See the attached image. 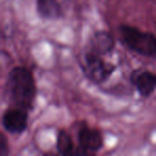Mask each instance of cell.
Instances as JSON below:
<instances>
[{"label": "cell", "mask_w": 156, "mask_h": 156, "mask_svg": "<svg viewBox=\"0 0 156 156\" xmlns=\"http://www.w3.org/2000/svg\"><path fill=\"white\" fill-rule=\"evenodd\" d=\"M7 92L10 102L15 108L24 110L32 108L37 89L31 72L24 66H16L11 69L8 76Z\"/></svg>", "instance_id": "cell-1"}, {"label": "cell", "mask_w": 156, "mask_h": 156, "mask_svg": "<svg viewBox=\"0 0 156 156\" xmlns=\"http://www.w3.org/2000/svg\"><path fill=\"white\" fill-rule=\"evenodd\" d=\"M119 33L123 44L128 49L149 58L156 57L155 34L129 25H121L119 27Z\"/></svg>", "instance_id": "cell-2"}, {"label": "cell", "mask_w": 156, "mask_h": 156, "mask_svg": "<svg viewBox=\"0 0 156 156\" xmlns=\"http://www.w3.org/2000/svg\"><path fill=\"white\" fill-rule=\"evenodd\" d=\"M85 74L95 83H102L106 81L109 76L113 73L115 66L103 60L102 56L95 52L89 51L85 55L83 62Z\"/></svg>", "instance_id": "cell-3"}, {"label": "cell", "mask_w": 156, "mask_h": 156, "mask_svg": "<svg viewBox=\"0 0 156 156\" xmlns=\"http://www.w3.org/2000/svg\"><path fill=\"white\" fill-rule=\"evenodd\" d=\"M2 125L11 134H22L28 126L27 110L20 108H10L2 115Z\"/></svg>", "instance_id": "cell-4"}, {"label": "cell", "mask_w": 156, "mask_h": 156, "mask_svg": "<svg viewBox=\"0 0 156 156\" xmlns=\"http://www.w3.org/2000/svg\"><path fill=\"white\" fill-rule=\"evenodd\" d=\"M130 83L141 96H150L156 89V75L147 69H137L130 75Z\"/></svg>", "instance_id": "cell-5"}, {"label": "cell", "mask_w": 156, "mask_h": 156, "mask_svg": "<svg viewBox=\"0 0 156 156\" xmlns=\"http://www.w3.org/2000/svg\"><path fill=\"white\" fill-rule=\"evenodd\" d=\"M77 138L78 145L85 152L92 155H95L96 152L103 147V137L101 133L98 129L88 127L87 125L79 129Z\"/></svg>", "instance_id": "cell-6"}, {"label": "cell", "mask_w": 156, "mask_h": 156, "mask_svg": "<svg viewBox=\"0 0 156 156\" xmlns=\"http://www.w3.org/2000/svg\"><path fill=\"white\" fill-rule=\"evenodd\" d=\"M37 13L43 20H56L62 17V5L60 0H35Z\"/></svg>", "instance_id": "cell-7"}, {"label": "cell", "mask_w": 156, "mask_h": 156, "mask_svg": "<svg viewBox=\"0 0 156 156\" xmlns=\"http://www.w3.org/2000/svg\"><path fill=\"white\" fill-rule=\"evenodd\" d=\"M57 149L61 156H95L85 152L79 145L75 147L72 137L65 130H60L57 137Z\"/></svg>", "instance_id": "cell-8"}, {"label": "cell", "mask_w": 156, "mask_h": 156, "mask_svg": "<svg viewBox=\"0 0 156 156\" xmlns=\"http://www.w3.org/2000/svg\"><path fill=\"white\" fill-rule=\"evenodd\" d=\"M115 39L107 31H96L91 41V50L100 56L110 54L115 48Z\"/></svg>", "instance_id": "cell-9"}, {"label": "cell", "mask_w": 156, "mask_h": 156, "mask_svg": "<svg viewBox=\"0 0 156 156\" xmlns=\"http://www.w3.org/2000/svg\"><path fill=\"white\" fill-rule=\"evenodd\" d=\"M9 155V144H8L7 138L5 135H1L0 139V156H8Z\"/></svg>", "instance_id": "cell-10"}, {"label": "cell", "mask_w": 156, "mask_h": 156, "mask_svg": "<svg viewBox=\"0 0 156 156\" xmlns=\"http://www.w3.org/2000/svg\"><path fill=\"white\" fill-rule=\"evenodd\" d=\"M43 156H55V155H52V154H45V155H43Z\"/></svg>", "instance_id": "cell-11"}]
</instances>
